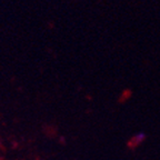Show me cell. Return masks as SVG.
Wrapping results in <instances>:
<instances>
[{"instance_id":"6da1fadb","label":"cell","mask_w":160,"mask_h":160,"mask_svg":"<svg viewBox=\"0 0 160 160\" xmlns=\"http://www.w3.org/2000/svg\"><path fill=\"white\" fill-rule=\"evenodd\" d=\"M145 139H146L145 132L137 133V135L133 136V137L131 138V140H130V146H131V147H137V146H139L140 143H142Z\"/></svg>"}]
</instances>
